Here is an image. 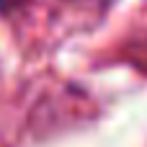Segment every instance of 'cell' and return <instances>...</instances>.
<instances>
[{
    "label": "cell",
    "instance_id": "1",
    "mask_svg": "<svg viewBox=\"0 0 147 147\" xmlns=\"http://www.w3.org/2000/svg\"><path fill=\"white\" fill-rule=\"evenodd\" d=\"M26 3H31V0H0V13H10V10H18V8H23Z\"/></svg>",
    "mask_w": 147,
    "mask_h": 147
}]
</instances>
